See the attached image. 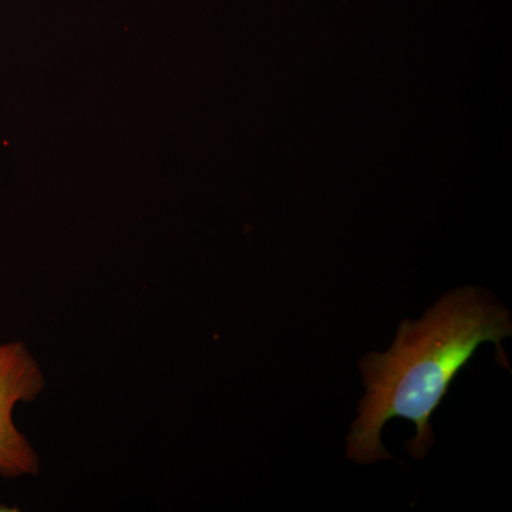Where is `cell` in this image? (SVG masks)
Instances as JSON below:
<instances>
[{"label": "cell", "instance_id": "cell-1", "mask_svg": "<svg viewBox=\"0 0 512 512\" xmlns=\"http://www.w3.org/2000/svg\"><path fill=\"white\" fill-rule=\"evenodd\" d=\"M512 335L511 315L491 293L467 288L441 296L423 318L404 320L386 353H370L359 362L366 394L348 436L349 460L359 464L392 458L382 443L387 421L406 419L416 437L406 444L414 458H424L434 443L430 419L443 402L457 373L485 342L497 346Z\"/></svg>", "mask_w": 512, "mask_h": 512}, {"label": "cell", "instance_id": "cell-2", "mask_svg": "<svg viewBox=\"0 0 512 512\" xmlns=\"http://www.w3.org/2000/svg\"><path fill=\"white\" fill-rule=\"evenodd\" d=\"M45 387V373L25 342L0 345V477L39 476V453L16 424L15 410L39 399Z\"/></svg>", "mask_w": 512, "mask_h": 512}]
</instances>
